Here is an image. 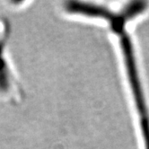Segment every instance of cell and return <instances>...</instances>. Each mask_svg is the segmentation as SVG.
Wrapping results in <instances>:
<instances>
[{"label":"cell","instance_id":"obj_1","mask_svg":"<svg viewBox=\"0 0 149 149\" xmlns=\"http://www.w3.org/2000/svg\"><path fill=\"white\" fill-rule=\"evenodd\" d=\"M119 35L120 39V47L125 60L127 77H129L130 84L133 92V96L135 99V103L136 106L138 116H139L145 148L149 149V113L143 94L140 80L138 78V73L136 69V64L134 56L132 43L130 37L125 33V31L120 33Z\"/></svg>","mask_w":149,"mask_h":149}]
</instances>
